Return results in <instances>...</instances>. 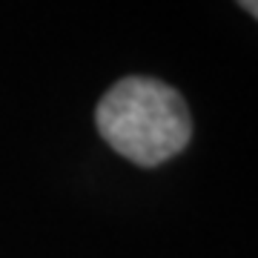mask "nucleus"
I'll use <instances>...</instances> for the list:
<instances>
[{"label":"nucleus","mask_w":258,"mask_h":258,"mask_svg":"<svg viewBox=\"0 0 258 258\" xmlns=\"http://www.w3.org/2000/svg\"><path fill=\"white\" fill-rule=\"evenodd\" d=\"M98 132L118 155L138 166H158L184 152L192 120L184 98L169 83L129 75L101 98Z\"/></svg>","instance_id":"f257e3e1"},{"label":"nucleus","mask_w":258,"mask_h":258,"mask_svg":"<svg viewBox=\"0 0 258 258\" xmlns=\"http://www.w3.org/2000/svg\"><path fill=\"white\" fill-rule=\"evenodd\" d=\"M238 6H241L244 12H249V15L258 20V0H238Z\"/></svg>","instance_id":"f03ea898"}]
</instances>
